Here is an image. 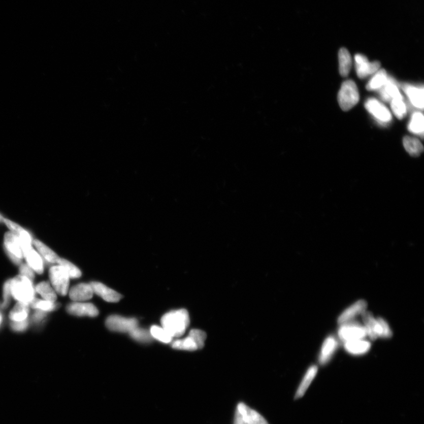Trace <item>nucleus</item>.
<instances>
[{
  "label": "nucleus",
  "mask_w": 424,
  "mask_h": 424,
  "mask_svg": "<svg viewBox=\"0 0 424 424\" xmlns=\"http://www.w3.org/2000/svg\"><path fill=\"white\" fill-rule=\"evenodd\" d=\"M189 313L184 309L166 313L161 319V326L173 338L181 337L189 325Z\"/></svg>",
  "instance_id": "1"
},
{
  "label": "nucleus",
  "mask_w": 424,
  "mask_h": 424,
  "mask_svg": "<svg viewBox=\"0 0 424 424\" xmlns=\"http://www.w3.org/2000/svg\"><path fill=\"white\" fill-rule=\"evenodd\" d=\"M361 315L367 336L371 340H375L378 338L388 339L392 337V330L385 319L375 318L371 312L367 311Z\"/></svg>",
  "instance_id": "2"
},
{
  "label": "nucleus",
  "mask_w": 424,
  "mask_h": 424,
  "mask_svg": "<svg viewBox=\"0 0 424 424\" xmlns=\"http://www.w3.org/2000/svg\"><path fill=\"white\" fill-rule=\"evenodd\" d=\"M10 285L12 296L18 302L30 305L35 300V290L28 278L20 275L10 280Z\"/></svg>",
  "instance_id": "3"
},
{
  "label": "nucleus",
  "mask_w": 424,
  "mask_h": 424,
  "mask_svg": "<svg viewBox=\"0 0 424 424\" xmlns=\"http://www.w3.org/2000/svg\"><path fill=\"white\" fill-rule=\"evenodd\" d=\"M339 106L344 111H348L360 101V93L356 84L352 80L342 83L338 95Z\"/></svg>",
  "instance_id": "4"
},
{
  "label": "nucleus",
  "mask_w": 424,
  "mask_h": 424,
  "mask_svg": "<svg viewBox=\"0 0 424 424\" xmlns=\"http://www.w3.org/2000/svg\"><path fill=\"white\" fill-rule=\"evenodd\" d=\"M207 335L200 330H191L186 338L173 342V348L184 351H194L204 348Z\"/></svg>",
  "instance_id": "5"
},
{
  "label": "nucleus",
  "mask_w": 424,
  "mask_h": 424,
  "mask_svg": "<svg viewBox=\"0 0 424 424\" xmlns=\"http://www.w3.org/2000/svg\"><path fill=\"white\" fill-rule=\"evenodd\" d=\"M49 276L51 285L56 292L60 296H65L68 292L71 279L65 269L60 265L51 267Z\"/></svg>",
  "instance_id": "6"
},
{
  "label": "nucleus",
  "mask_w": 424,
  "mask_h": 424,
  "mask_svg": "<svg viewBox=\"0 0 424 424\" xmlns=\"http://www.w3.org/2000/svg\"><path fill=\"white\" fill-rule=\"evenodd\" d=\"M338 334L339 339L344 342L363 339L367 336L364 326L353 320L341 324Z\"/></svg>",
  "instance_id": "7"
},
{
  "label": "nucleus",
  "mask_w": 424,
  "mask_h": 424,
  "mask_svg": "<svg viewBox=\"0 0 424 424\" xmlns=\"http://www.w3.org/2000/svg\"><path fill=\"white\" fill-rule=\"evenodd\" d=\"M108 329L119 333H129L138 325V320L135 318H127L119 315L108 317L106 321Z\"/></svg>",
  "instance_id": "8"
},
{
  "label": "nucleus",
  "mask_w": 424,
  "mask_h": 424,
  "mask_svg": "<svg viewBox=\"0 0 424 424\" xmlns=\"http://www.w3.org/2000/svg\"><path fill=\"white\" fill-rule=\"evenodd\" d=\"M5 245L11 260L16 264H20L24 256L21 242L17 236L12 232H7L5 236Z\"/></svg>",
  "instance_id": "9"
},
{
  "label": "nucleus",
  "mask_w": 424,
  "mask_h": 424,
  "mask_svg": "<svg viewBox=\"0 0 424 424\" xmlns=\"http://www.w3.org/2000/svg\"><path fill=\"white\" fill-rule=\"evenodd\" d=\"M355 69L357 77L361 79H366L369 76L377 73L381 67L379 61L370 62L367 57L357 54L355 56Z\"/></svg>",
  "instance_id": "10"
},
{
  "label": "nucleus",
  "mask_w": 424,
  "mask_h": 424,
  "mask_svg": "<svg viewBox=\"0 0 424 424\" xmlns=\"http://www.w3.org/2000/svg\"><path fill=\"white\" fill-rule=\"evenodd\" d=\"M365 107L379 122L388 123L392 120V114L388 109L377 99H369L365 103Z\"/></svg>",
  "instance_id": "11"
},
{
  "label": "nucleus",
  "mask_w": 424,
  "mask_h": 424,
  "mask_svg": "<svg viewBox=\"0 0 424 424\" xmlns=\"http://www.w3.org/2000/svg\"><path fill=\"white\" fill-rule=\"evenodd\" d=\"M368 304L366 301L361 300L355 302L342 312L339 316L338 323L339 325L352 321L357 316L362 315L366 311Z\"/></svg>",
  "instance_id": "12"
},
{
  "label": "nucleus",
  "mask_w": 424,
  "mask_h": 424,
  "mask_svg": "<svg viewBox=\"0 0 424 424\" xmlns=\"http://www.w3.org/2000/svg\"><path fill=\"white\" fill-rule=\"evenodd\" d=\"M338 342L333 335L328 337L324 341L319 356V363L325 366L330 362L338 347Z\"/></svg>",
  "instance_id": "13"
},
{
  "label": "nucleus",
  "mask_w": 424,
  "mask_h": 424,
  "mask_svg": "<svg viewBox=\"0 0 424 424\" xmlns=\"http://www.w3.org/2000/svg\"><path fill=\"white\" fill-rule=\"evenodd\" d=\"M67 311L73 315L78 316L95 317L98 315L99 311L93 304L75 302L69 304Z\"/></svg>",
  "instance_id": "14"
},
{
  "label": "nucleus",
  "mask_w": 424,
  "mask_h": 424,
  "mask_svg": "<svg viewBox=\"0 0 424 424\" xmlns=\"http://www.w3.org/2000/svg\"><path fill=\"white\" fill-rule=\"evenodd\" d=\"M237 411L242 415L245 424H269L259 413L242 403L238 405Z\"/></svg>",
  "instance_id": "15"
},
{
  "label": "nucleus",
  "mask_w": 424,
  "mask_h": 424,
  "mask_svg": "<svg viewBox=\"0 0 424 424\" xmlns=\"http://www.w3.org/2000/svg\"><path fill=\"white\" fill-rule=\"evenodd\" d=\"M90 285L93 289V293L97 295L107 302H117L121 298L120 294L101 282H91Z\"/></svg>",
  "instance_id": "16"
},
{
  "label": "nucleus",
  "mask_w": 424,
  "mask_h": 424,
  "mask_svg": "<svg viewBox=\"0 0 424 424\" xmlns=\"http://www.w3.org/2000/svg\"><path fill=\"white\" fill-rule=\"evenodd\" d=\"M93 293L90 283H80L72 287L69 296L73 301L83 302L90 300Z\"/></svg>",
  "instance_id": "17"
},
{
  "label": "nucleus",
  "mask_w": 424,
  "mask_h": 424,
  "mask_svg": "<svg viewBox=\"0 0 424 424\" xmlns=\"http://www.w3.org/2000/svg\"><path fill=\"white\" fill-rule=\"evenodd\" d=\"M379 90L381 98L385 102L392 101L396 99H403L396 81L390 77H388L384 86Z\"/></svg>",
  "instance_id": "18"
},
{
  "label": "nucleus",
  "mask_w": 424,
  "mask_h": 424,
  "mask_svg": "<svg viewBox=\"0 0 424 424\" xmlns=\"http://www.w3.org/2000/svg\"><path fill=\"white\" fill-rule=\"evenodd\" d=\"M344 343L345 351L353 355H364L370 351L371 347V343L364 339Z\"/></svg>",
  "instance_id": "19"
},
{
  "label": "nucleus",
  "mask_w": 424,
  "mask_h": 424,
  "mask_svg": "<svg viewBox=\"0 0 424 424\" xmlns=\"http://www.w3.org/2000/svg\"><path fill=\"white\" fill-rule=\"evenodd\" d=\"M23 256L27 265L33 271L42 274L44 271L43 262L40 254L31 247L23 250Z\"/></svg>",
  "instance_id": "20"
},
{
  "label": "nucleus",
  "mask_w": 424,
  "mask_h": 424,
  "mask_svg": "<svg viewBox=\"0 0 424 424\" xmlns=\"http://www.w3.org/2000/svg\"><path fill=\"white\" fill-rule=\"evenodd\" d=\"M318 367L315 366V365H313V366L308 368L304 378L302 379L300 386H299L296 396H295V399H300V398L304 397L309 386H310L313 381V379H315L317 373H318Z\"/></svg>",
  "instance_id": "21"
},
{
  "label": "nucleus",
  "mask_w": 424,
  "mask_h": 424,
  "mask_svg": "<svg viewBox=\"0 0 424 424\" xmlns=\"http://www.w3.org/2000/svg\"><path fill=\"white\" fill-rule=\"evenodd\" d=\"M404 90L412 104L416 108L423 109L424 106L423 88L405 86Z\"/></svg>",
  "instance_id": "22"
},
{
  "label": "nucleus",
  "mask_w": 424,
  "mask_h": 424,
  "mask_svg": "<svg viewBox=\"0 0 424 424\" xmlns=\"http://www.w3.org/2000/svg\"><path fill=\"white\" fill-rule=\"evenodd\" d=\"M339 73L342 77L349 75L352 68V58L351 54L345 48H342L338 54Z\"/></svg>",
  "instance_id": "23"
},
{
  "label": "nucleus",
  "mask_w": 424,
  "mask_h": 424,
  "mask_svg": "<svg viewBox=\"0 0 424 424\" xmlns=\"http://www.w3.org/2000/svg\"><path fill=\"white\" fill-rule=\"evenodd\" d=\"M403 145L405 150L412 157H418L423 152V147L418 139L405 136L403 139Z\"/></svg>",
  "instance_id": "24"
},
{
  "label": "nucleus",
  "mask_w": 424,
  "mask_h": 424,
  "mask_svg": "<svg viewBox=\"0 0 424 424\" xmlns=\"http://www.w3.org/2000/svg\"><path fill=\"white\" fill-rule=\"evenodd\" d=\"M375 74V76L372 77L367 85L366 88L368 90L373 91L380 89L381 87L384 86L388 79L384 69L379 70Z\"/></svg>",
  "instance_id": "25"
},
{
  "label": "nucleus",
  "mask_w": 424,
  "mask_h": 424,
  "mask_svg": "<svg viewBox=\"0 0 424 424\" xmlns=\"http://www.w3.org/2000/svg\"><path fill=\"white\" fill-rule=\"evenodd\" d=\"M28 305L22 302H18V303L11 311L10 318L13 322L23 321L27 320L28 315Z\"/></svg>",
  "instance_id": "26"
},
{
  "label": "nucleus",
  "mask_w": 424,
  "mask_h": 424,
  "mask_svg": "<svg viewBox=\"0 0 424 424\" xmlns=\"http://www.w3.org/2000/svg\"><path fill=\"white\" fill-rule=\"evenodd\" d=\"M35 246L37 249L42 256L49 263L56 264L58 263L60 257L57 254L54 252L52 250L50 249L49 247H47L43 243L39 240H35L33 241Z\"/></svg>",
  "instance_id": "27"
},
{
  "label": "nucleus",
  "mask_w": 424,
  "mask_h": 424,
  "mask_svg": "<svg viewBox=\"0 0 424 424\" xmlns=\"http://www.w3.org/2000/svg\"><path fill=\"white\" fill-rule=\"evenodd\" d=\"M409 131L416 135H421L423 137L424 131V117L420 112L413 114L410 124L408 125Z\"/></svg>",
  "instance_id": "28"
},
{
  "label": "nucleus",
  "mask_w": 424,
  "mask_h": 424,
  "mask_svg": "<svg viewBox=\"0 0 424 424\" xmlns=\"http://www.w3.org/2000/svg\"><path fill=\"white\" fill-rule=\"evenodd\" d=\"M36 292L43 298L44 300L55 302L57 300V295L53 287L49 282H43L36 287Z\"/></svg>",
  "instance_id": "29"
},
{
  "label": "nucleus",
  "mask_w": 424,
  "mask_h": 424,
  "mask_svg": "<svg viewBox=\"0 0 424 424\" xmlns=\"http://www.w3.org/2000/svg\"><path fill=\"white\" fill-rule=\"evenodd\" d=\"M150 333L153 338L157 339L165 344L171 342L173 338L170 335L163 327L154 325L151 327Z\"/></svg>",
  "instance_id": "30"
},
{
  "label": "nucleus",
  "mask_w": 424,
  "mask_h": 424,
  "mask_svg": "<svg viewBox=\"0 0 424 424\" xmlns=\"http://www.w3.org/2000/svg\"><path fill=\"white\" fill-rule=\"evenodd\" d=\"M130 336L135 340L142 343H148L152 341L153 338L150 331H147L138 327L129 332Z\"/></svg>",
  "instance_id": "31"
},
{
  "label": "nucleus",
  "mask_w": 424,
  "mask_h": 424,
  "mask_svg": "<svg viewBox=\"0 0 424 424\" xmlns=\"http://www.w3.org/2000/svg\"><path fill=\"white\" fill-rule=\"evenodd\" d=\"M390 107L395 116L398 119L401 120L406 115L407 107L403 99H396L390 101Z\"/></svg>",
  "instance_id": "32"
},
{
  "label": "nucleus",
  "mask_w": 424,
  "mask_h": 424,
  "mask_svg": "<svg viewBox=\"0 0 424 424\" xmlns=\"http://www.w3.org/2000/svg\"><path fill=\"white\" fill-rule=\"evenodd\" d=\"M58 265L63 267L66 272H68L70 278L72 279L79 278L82 276V272L80 269L73 264L71 262L64 259H59L58 262Z\"/></svg>",
  "instance_id": "33"
},
{
  "label": "nucleus",
  "mask_w": 424,
  "mask_h": 424,
  "mask_svg": "<svg viewBox=\"0 0 424 424\" xmlns=\"http://www.w3.org/2000/svg\"><path fill=\"white\" fill-rule=\"evenodd\" d=\"M32 308L38 309L43 312L52 311L56 308L57 305L55 302L46 300H40L35 299L30 304Z\"/></svg>",
  "instance_id": "34"
},
{
  "label": "nucleus",
  "mask_w": 424,
  "mask_h": 424,
  "mask_svg": "<svg viewBox=\"0 0 424 424\" xmlns=\"http://www.w3.org/2000/svg\"><path fill=\"white\" fill-rule=\"evenodd\" d=\"M12 296L11 293L10 280L5 283L3 288V307L6 308L9 304L10 297Z\"/></svg>",
  "instance_id": "35"
},
{
  "label": "nucleus",
  "mask_w": 424,
  "mask_h": 424,
  "mask_svg": "<svg viewBox=\"0 0 424 424\" xmlns=\"http://www.w3.org/2000/svg\"><path fill=\"white\" fill-rule=\"evenodd\" d=\"M21 275L25 276L32 281L35 278V274L32 269L27 264L21 265L20 268Z\"/></svg>",
  "instance_id": "36"
},
{
  "label": "nucleus",
  "mask_w": 424,
  "mask_h": 424,
  "mask_svg": "<svg viewBox=\"0 0 424 424\" xmlns=\"http://www.w3.org/2000/svg\"><path fill=\"white\" fill-rule=\"evenodd\" d=\"M4 222L6 223L7 227L10 229V230L12 231V233L17 236L20 235L21 232L24 230L23 227L18 225V224L14 223L10 220L5 219V220H4Z\"/></svg>",
  "instance_id": "37"
},
{
  "label": "nucleus",
  "mask_w": 424,
  "mask_h": 424,
  "mask_svg": "<svg viewBox=\"0 0 424 424\" xmlns=\"http://www.w3.org/2000/svg\"><path fill=\"white\" fill-rule=\"evenodd\" d=\"M12 329L16 331H23L28 327L27 319L20 322H13L11 324Z\"/></svg>",
  "instance_id": "38"
},
{
  "label": "nucleus",
  "mask_w": 424,
  "mask_h": 424,
  "mask_svg": "<svg viewBox=\"0 0 424 424\" xmlns=\"http://www.w3.org/2000/svg\"><path fill=\"white\" fill-rule=\"evenodd\" d=\"M235 424H245L242 415L238 411H237V415H236Z\"/></svg>",
  "instance_id": "39"
},
{
  "label": "nucleus",
  "mask_w": 424,
  "mask_h": 424,
  "mask_svg": "<svg viewBox=\"0 0 424 424\" xmlns=\"http://www.w3.org/2000/svg\"><path fill=\"white\" fill-rule=\"evenodd\" d=\"M44 316V312L38 310V312H36L35 313V314L34 315V319L35 320H40L43 319Z\"/></svg>",
  "instance_id": "40"
},
{
  "label": "nucleus",
  "mask_w": 424,
  "mask_h": 424,
  "mask_svg": "<svg viewBox=\"0 0 424 424\" xmlns=\"http://www.w3.org/2000/svg\"><path fill=\"white\" fill-rule=\"evenodd\" d=\"M4 220H5V219H4L3 216L0 215V222H4Z\"/></svg>",
  "instance_id": "41"
},
{
  "label": "nucleus",
  "mask_w": 424,
  "mask_h": 424,
  "mask_svg": "<svg viewBox=\"0 0 424 424\" xmlns=\"http://www.w3.org/2000/svg\"><path fill=\"white\" fill-rule=\"evenodd\" d=\"M2 321V318L1 315H0V323H1Z\"/></svg>",
  "instance_id": "42"
}]
</instances>
